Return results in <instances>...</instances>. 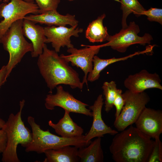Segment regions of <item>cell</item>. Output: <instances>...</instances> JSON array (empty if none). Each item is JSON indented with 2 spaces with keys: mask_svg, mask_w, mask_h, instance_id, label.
Segmentation results:
<instances>
[{
  "mask_svg": "<svg viewBox=\"0 0 162 162\" xmlns=\"http://www.w3.org/2000/svg\"><path fill=\"white\" fill-rule=\"evenodd\" d=\"M10 0H0V2L3 1L4 3H8Z\"/></svg>",
  "mask_w": 162,
  "mask_h": 162,
  "instance_id": "32",
  "label": "cell"
},
{
  "mask_svg": "<svg viewBox=\"0 0 162 162\" xmlns=\"http://www.w3.org/2000/svg\"><path fill=\"white\" fill-rule=\"evenodd\" d=\"M26 2H29V3H34V0H23Z\"/></svg>",
  "mask_w": 162,
  "mask_h": 162,
  "instance_id": "31",
  "label": "cell"
},
{
  "mask_svg": "<svg viewBox=\"0 0 162 162\" xmlns=\"http://www.w3.org/2000/svg\"><path fill=\"white\" fill-rule=\"evenodd\" d=\"M55 94L50 93L45 99V106L48 110H52L59 106L70 112L80 113L92 116V113L87 107L88 105L76 99L68 92L64 90L63 87L58 85L56 87Z\"/></svg>",
  "mask_w": 162,
  "mask_h": 162,
  "instance_id": "9",
  "label": "cell"
},
{
  "mask_svg": "<svg viewBox=\"0 0 162 162\" xmlns=\"http://www.w3.org/2000/svg\"><path fill=\"white\" fill-rule=\"evenodd\" d=\"M115 135L109 149L116 162H147L154 140L132 125Z\"/></svg>",
  "mask_w": 162,
  "mask_h": 162,
  "instance_id": "1",
  "label": "cell"
},
{
  "mask_svg": "<svg viewBox=\"0 0 162 162\" xmlns=\"http://www.w3.org/2000/svg\"><path fill=\"white\" fill-rule=\"evenodd\" d=\"M24 19L30 20L35 23L44 24L48 26H65L69 25L71 27L77 26L78 21L75 15L69 14L65 15L59 14L56 10L49 11L39 14L26 16Z\"/></svg>",
  "mask_w": 162,
  "mask_h": 162,
  "instance_id": "15",
  "label": "cell"
},
{
  "mask_svg": "<svg viewBox=\"0 0 162 162\" xmlns=\"http://www.w3.org/2000/svg\"><path fill=\"white\" fill-rule=\"evenodd\" d=\"M124 105L114 125L118 131H121L135 123L150 100L145 92L136 93L128 90L122 93Z\"/></svg>",
  "mask_w": 162,
  "mask_h": 162,
  "instance_id": "6",
  "label": "cell"
},
{
  "mask_svg": "<svg viewBox=\"0 0 162 162\" xmlns=\"http://www.w3.org/2000/svg\"><path fill=\"white\" fill-rule=\"evenodd\" d=\"M135 123L136 128L149 137L160 136L162 133V111L146 107Z\"/></svg>",
  "mask_w": 162,
  "mask_h": 162,
  "instance_id": "12",
  "label": "cell"
},
{
  "mask_svg": "<svg viewBox=\"0 0 162 162\" xmlns=\"http://www.w3.org/2000/svg\"><path fill=\"white\" fill-rule=\"evenodd\" d=\"M5 122L2 119L0 118V129L2 128Z\"/></svg>",
  "mask_w": 162,
  "mask_h": 162,
  "instance_id": "30",
  "label": "cell"
},
{
  "mask_svg": "<svg viewBox=\"0 0 162 162\" xmlns=\"http://www.w3.org/2000/svg\"><path fill=\"white\" fill-rule=\"evenodd\" d=\"M79 148L65 146L54 149L46 150L44 153L46 158L44 162H77L80 161L77 155Z\"/></svg>",
  "mask_w": 162,
  "mask_h": 162,
  "instance_id": "18",
  "label": "cell"
},
{
  "mask_svg": "<svg viewBox=\"0 0 162 162\" xmlns=\"http://www.w3.org/2000/svg\"><path fill=\"white\" fill-rule=\"evenodd\" d=\"M104 14L90 22L86 31V37L92 43L102 42L107 41L110 35L106 27L104 26L103 21L106 17Z\"/></svg>",
  "mask_w": 162,
  "mask_h": 162,
  "instance_id": "21",
  "label": "cell"
},
{
  "mask_svg": "<svg viewBox=\"0 0 162 162\" xmlns=\"http://www.w3.org/2000/svg\"><path fill=\"white\" fill-rule=\"evenodd\" d=\"M140 31L139 26L134 22H130L128 26L122 28L115 34L110 35L105 44L100 45V47L110 46L112 49L121 53L125 52L130 46L138 44L145 45L150 44L153 39L148 33L142 36L138 35Z\"/></svg>",
  "mask_w": 162,
  "mask_h": 162,
  "instance_id": "7",
  "label": "cell"
},
{
  "mask_svg": "<svg viewBox=\"0 0 162 162\" xmlns=\"http://www.w3.org/2000/svg\"><path fill=\"white\" fill-rule=\"evenodd\" d=\"M160 77L156 73H151L145 69L130 75L125 80L124 85L128 90L140 93L152 88L162 90Z\"/></svg>",
  "mask_w": 162,
  "mask_h": 162,
  "instance_id": "13",
  "label": "cell"
},
{
  "mask_svg": "<svg viewBox=\"0 0 162 162\" xmlns=\"http://www.w3.org/2000/svg\"><path fill=\"white\" fill-rule=\"evenodd\" d=\"M23 19L14 22L2 38L0 44L9 54L8 62L6 65L8 77L13 69L19 63L27 52H32L33 46L31 43L28 42L22 31Z\"/></svg>",
  "mask_w": 162,
  "mask_h": 162,
  "instance_id": "5",
  "label": "cell"
},
{
  "mask_svg": "<svg viewBox=\"0 0 162 162\" xmlns=\"http://www.w3.org/2000/svg\"><path fill=\"white\" fill-rule=\"evenodd\" d=\"M142 15L146 16L149 21L157 22L162 25V9L151 8L144 11Z\"/></svg>",
  "mask_w": 162,
  "mask_h": 162,
  "instance_id": "26",
  "label": "cell"
},
{
  "mask_svg": "<svg viewBox=\"0 0 162 162\" xmlns=\"http://www.w3.org/2000/svg\"><path fill=\"white\" fill-rule=\"evenodd\" d=\"M86 46L78 49L74 47L68 49L67 52L70 54L60 56L68 63L70 62L73 66L80 68L84 72V75L82 82L88 85L87 76L93 68V59L94 56L98 54L101 48L100 45L89 46L82 45Z\"/></svg>",
  "mask_w": 162,
  "mask_h": 162,
  "instance_id": "10",
  "label": "cell"
},
{
  "mask_svg": "<svg viewBox=\"0 0 162 162\" xmlns=\"http://www.w3.org/2000/svg\"><path fill=\"white\" fill-rule=\"evenodd\" d=\"M154 139L153 147L147 162H162V143L159 136Z\"/></svg>",
  "mask_w": 162,
  "mask_h": 162,
  "instance_id": "25",
  "label": "cell"
},
{
  "mask_svg": "<svg viewBox=\"0 0 162 162\" xmlns=\"http://www.w3.org/2000/svg\"><path fill=\"white\" fill-rule=\"evenodd\" d=\"M124 105V100L122 96V91L118 89L116 95L113 102V105L116 109L115 118L120 114Z\"/></svg>",
  "mask_w": 162,
  "mask_h": 162,
  "instance_id": "27",
  "label": "cell"
},
{
  "mask_svg": "<svg viewBox=\"0 0 162 162\" xmlns=\"http://www.w3.org/2000/svg\"><path fill=\"white\" fill-rule=\"evenodd\" d=\"M44 29L46 38V43H51L54 50L58 53L61 47L66 46L68 49L74 47L71 43V37H78L79 34L83 31L82 28L77 26L69 28L65 26H47L44 27Z\"/></svg>",
  "mask_w": 162,
  "mask_h": 162,
  "instance_id": "11",
  "label": "cell"
},
{
  "mask_svg": "<svg viewBox=\"0 0 162 162\" xmlns=\"http://www.w3.org/2000/svg\"><path fill=\"white\" fill-rule=\"evenodd\" d=\"M68 0L69 1H73L74 0Z\"/></svg>",
  "mask_w": 162,
  "mask_h": 162,
  "instance_id": "33",
  "label": "cell"
},
{
  "mask_svg": "<svg viewBox=\"0 0 162 162\" xmlns=\"http://www.w3.org/2000/svg\"><path fill=\"white\" fill-rule=\"evenodd\" d=\"M38 5V14H42L46 12L57 10L60 0H34Z\"/></svg>",
  "mask_w": 162,
  "mask_h": 162,
  "instance_id": "24",
  "label": "cell"
},
{
  "mask_svg": "<svg viewBox=\"0 0 162 162\" xmlns=\"http://www.w3.org/2000/svg\"><path fill=\"white\" fill-rule=\"evenodd\" d=\"M101 137H97L89 143L88 146L79 148L77 155L81 162H103V152L101 145Z\"/></svg>",
  "mask_w": 162,
  "mask_h": 162,
  "instance_id": "20",
  "label": "cell"
},
{
  "mask_svg": "<svg viewBox=\"0 0 162 162\" xmlns=\"http://www.w3.org/2000/svg\"><path fill=\"white\" fill-rule=\"evenodd\" d=\"M6 65H4L0 69V88L6 82L8 78Z\"/></svg>",
  "mask_w": 162,
  "mask_h": 162,
  "instance_id": "29",
  "label": "cell"
},
{
  "mask_svg": "<svg viewBox=\"0 0 162 162\" xmlns=\"http://www.w3.org/2000/svg\"><path fill=\"white\" fill-rule=\"evenodd\" d=\"M153 47L152 46H149L144 50L136 52L128 56L118 58L114 57L104 59L100 58L97 56H94L93 59V69L92 71L88 74L87 77V81L93 82L98 80L101 71L109 65L118 62L125 60L136 55L151 52Z\"/></svg>",
  "mask_w": 162,
  "mask_h": 162,
  "instance_id": "19",
  "label": "cell"
},
{
  "mask_svg": "<svg viewBox=\"0 0 162 162\" xmlns=\"http://www.w3.org/2000/svg\"><path fill=\"white\" fill-rule=\"evenodd\" d=\"M38 7L36 4L23 0H10L8 3L0 4V44L2 36L11 25L16 21L24 17L30 13L38 14Z\"/></svg>",
  "mask_w": 162,
  "mask_h": 162,
  "instance_id": "8",
  "label": "cell"
},
{
  "mask_svg": "<svg viewBox=\"0 0 162 162\" xmlns=\"http://www.w3.org/2000/svg\"><path fill=\"white\" fill-rule=\"evenodd\" d=\"M104 104L102 95H99L93 104L90 106L93 120L92 126L88 132L84 136V139L88 144L92 139L101 137L106 134L115 135L118 133L117 130L112 129L104 122L102 117V109Z\"/></svg>",
  "mask_w": 162,
  "mask_h": 162,
  "instance_id": "14",
  "label": "cell"
},
{
  "mask_svg": "<svg viewBox=\"0 0 162 162\" xmlns=\"http://www.w3.org/2000/svg\"><path fill=\"white\" fill-rule=\"evenodd\" d=\"M64 111L63 117L57 124L50 120L48 122L49 126L54 130L56 134L63 137L70 138L82 136L83 128L73 121L70 116V112Z\"/></svg>",
  "mask_w": 162,
  "mask_h": 162,
  "instance_id": "17",
  "label": "cell"
},
{
  "mask_svg": "<svg viewBox=\"0 0 162 162\" xmlns=\"http://www.w3.org/2000/svg\"><path fill=\"white\" fill-rule=\"evenodd\" d=\"M38 57L37 65L49 93L60 84L69 85L72 89L83 88L84 83L81 81L78 73L58 52L48 49L46 44Z\"/></svg>",
  "mask_w": 162,
  "mask_h": 162,
  "instance_id": "2",
  "label": "cell"
},
{
  "mask_svg": "<svg viewBox=\"0 0 162 162\" xmlns=\"http://www.w3.org/2000/svg\"><path fill=\"white\" fill-rule=\"evenodd\" d=\"M105 97V110L108 112L113 108L118 88L116 82L112 81L104 82L102 86Z\"/></svg>",
  "mask_w": 162,
  "mask_h": 162,
  "instance_id": "23",
  "label": "cell"
},
{
  "mask_svg": "<svg viewBox=\"0 0 162 162\" xmlns=\"http://www.w3.org/2000/svg\"><path fill=\"white\" fill-rule=\"evenodd\" d=\"M24 99L20 101V110L16 114L10 113L2 128L6 133L7 144L2 153L3 162H20L17 153L19 144L25 147L32 140V133L22 121L21 114L25 105Z\"/></svg>",
  "mask_w": 162,
  "mask_h": 162,
  "instance_id": "3",
  "label": "cell"
},
{
  "mask_svg": "<svg viewBox=\"0 0 162 162\" xmlns=\"http://www.w3.org/2000/svg\"><path fill=\"white\" fill-rule=\"evenodd\" d=\"M7 136L6 132L3 129H0V153L4 151L7 144Z\"/></svg>",
  "mask_w": 162,
  "mask_h": 162,
  "instance_id": "28",
  "label": "cell"
},
{
  "mask_svg": "<svg viewBox=\"0 0 162 162\" xmlns=\"http://www.w3.org/2000/svg\"><path fill=\"white\" fill-rule=\"evenodd\" d=\"M121 9L122 11V28H126L128 25L127 19L128 16L133 13L136 17L142 15L143 12L146 10L138 0H120Z\"/></svg>",
  "mask_w": 162,
  "mask_h": 162,
  "instance_id": "22",
  "label": "cell"
},
{
  "mask_svg": "<svg viewBox=\"0 0 162 162\" xmlns=\"http://www.w3.org/2000/svg\"><path fill=\"white\" fill-rule=\"evenodd\" d=\"M27 122L32 131L31 142L25 147L27 152H34L38 154L44 153L46 150L57 148L65 146H75L79 148L86 146L87 143L84 135L70 138L59 136L50 132L48 129L44 131L35 122L32 116L27 118Z\"/></svg>",
  "mask_w": 162,
  "mask_h": 162,
  "instance_id": "4",
  "label": "cell"
},
{
  "mask_svg": "<svg viewBox=\"0 0 162 162\" xmlns=\"http://www.w3.org/2000/svg\"><path fill=\"white\" fill-rule=\"evenodd\" d=\"M22 31L24 36L29 39L32 44L33 51L31 52L32 57H38L42 53L46 41L44 27L24 19Z\"/></svg>",
  "mask_w": 162,
  "mask_h": 162,
  "instance_id": "16",
  "label": "cell"
}]
</instances>
